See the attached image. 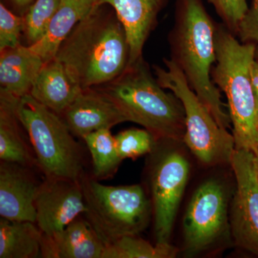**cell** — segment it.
<instances>
[{"mask_svg":"<svg viewBox=\"0 0 258 258\" xmlns=\"http://www.w3.org/2000/svg\"><path fill=\"white\" fill-rule=\"evenodd\" d=\"M96 5L61 44L60 61L82 89L98 87L120 76L128 66L130 48L115 12Z\"/></svg>","mask_w":258,"mask_h":258,"instance_id":"cell-1","label":"cell"},{"mask_svg":"<svg viewBox=\"0 0 258 258\" xmlns=\"http://www.w3.org/2000/svg\"><path fill=\"white\" fill-rule=\"evenodd\" d=\"M215 26L202 0H178L176 23L170 35L172 57L190 88L222 128H230L227 106L214 83L212 68L216 62Z\"/></svg>","mask_w":258,"mask_h":258,"instance_id":"cell-2","label":"cell"},{"mask_svg":"<svg viewBox=\"0 0 258 258\" xmlns=\"http://www.w3.org/2000/svg\"><path fill=\"white\" fill-rule=\"evenodd\" d=\"M121 112L126 121L142 125L158 141L182 142L185 112L174 93H167L154 79L143 57L111 82L98 86Z\"/></svg>","mask_w":258,"mask_h":258,"instance_id":"cell-3","label":"cell"},{"mask_svg":"<svg viewBox=\"0 0 258 258\" xmlns=\"http://www.w3.org/2000/svg\"><path fill=\"white\" fill-rule=\"evenodd\" d=\"M255 49V44L239 42L225 25L215 28L217 60L212 79L227 97L235 149L254 152L258 149V115L250 72Z\"/></svg>","mask_w":258,"mask_h":258,"instance_id":"cell-4","label":"cell"},{"mask_svg":"<svg viewBox=\"0 0 258 258\" xmlns=\"http://www.w3.org/2000/svg\"><path fill=\"white\" fill-rule=\"evenodd\" d=\"M80 182L87 208L83 216L105 245L147 229L152 205L140 184L108 186L86 173Z\"/></svg>","mask_w":258,"mask_h":258,"instance_id":"cell-5","label":"cell"},{"mask_svg":"<svg viewBox=\"0 0 258 258\" xmlns=\"http://www.w3.org/2000/svg\"><path fill=\"white\" fill-rule=\"evenodd\" d=\"M17 113L44 176L80 181L85 173L82 151L60 115L30 94L19 98Z\"/></svg>","mask_w":258,"mask_h":258,"instance_id":"cell-6","label":"cell"},{"mask_svg":"<svg viewBox=\"0 0 258 258\" xmlns=\"http://www.w3.org/2000/svg\"><path fill=\"white\" fill-rule=\"evenodd\" d=\"M166 69L154 66L158 82L179 98L185 112L182 142L204 165L230 164L235 150V139L217 123L207 107L190 88L184 75L171 59H164Z\"/></svg>","mask_w":258,"mask_h":258,"instance_id":"cell-7","label":"cell"},{"mask_svg":"<svg viewBox=\"0 0 258 258\" xmlns=\"http://www.w3.org/2000/svg\"><path fill=\"white\" fill-rule=\"evenodd\" d=\"M228 190L222 181H205L195 191L183 220L185 255L215 247L231 235Z\"/></svg>","mask_w":258,"mask_h":258,"instance_id":"cell-8","label":"cell"},{"mask_svg":"<svg viewBox=\"0 0 258 258\" xmlns=\"http://www.w3.org/2000/svg\"><path fill=\"white\" fill-rule=\"evenodd\" d=\"M189 170V161L175 150L157 154L152 162L150 189L157 242H169Z\"/></svg>","mask_w":258,"mask_h":258,"instance_id":"cell-9","label":"cell"},{"mask_svg":"<svg viewBox=\"0 0 258 258\" xmlns=\"http://www.w3.org/2000/svg\"><path fill=\"white\" fill-rule=\"evenodd\" d=\"M236 181L230 232L236 245L258 257V169L255 153L235 149L230 161Z\"/></svg>","mask_w":258,"mask_h":258,"instance_id":"cell-10","label":"cell"},{"mask_svg":"<svg viewBox=\"0 0 258 258\" xmlns=\"http://www.w3.org/2000/svg\"><path fill=\"white\" fill-rule=\"evenodd\" d=\"M36 225L49 237L63 230L87 210L80 181L45 178L35 200Z\"/></svg>","mask_w":258,"mask_h":258,"instance_id":"cell-11","label":"cell"},{"mask_svg":"<svg viewBox=\"0 0 258 258\" xmlns=\"http://www.w3.org/2000/svg\"><path fill=\"white\" fill-rule=\"evenodd\" d=\"M60 116L74 137H83L110 129L123 122L125 117L106 93L98 87L83 89Z\"/></svg>","mask_w":258,"mask_h":258,"instance_id":"cell-12","label":"cell"},{"mask_svg":"<svg viewBox=\"0 0 258 258\" xmlns=\"http://www.w3.org/2000/svg\"><path fill=\"white\" fill-rule=\"evenodd\" d=\"M32 168L2 161L0 163V216L14 221L35 223V200L40 183Z\"/></svg>","mask_w":258,"mask_h":258,"instance_id":"cell-13","label":"cell"},{"mask_svg":"<svg viewBox=\"0 0 258 258\" xmlns=\"http://www.w3.org/2000/svg\"><path fill=\"white\" fill-rule=\"evenodd\" d=\"M98 5H108L114 10L126 34L130 58L128 64L142 57L148 36L155 25L164 0H96Z\"/></svg>","mask_w":258,"mask_h":258,"instance_id":"cell-14","label":"cell"},{"mask_svg":"<svg viewBox=\"0 0 258 258\" xmlns=\"http://www.w3.org/2000/svg\"><path fill=\"white\" fill-rule=\"evenodd\" d=\"M105 244L83 215L55 235L42 240L41 256L45 258H102Z\"/></svg>","mask_w":258,"mask_h":258,"instance_id":"cell-15","label":"cell"},{"mask_svg":"<svg viewBox=\"0 0 258 258\" xmlns=\"http://www.w3.org/2000/svg\"><path fill=\"white\" fill-rule=\"evenodd\" d=\"M82 90L64 64L54 57L44 63L30 94L39 103L60 115Z\"/></svg>","mask_w":258,"mask_h":258,"instance_id":"cell-16","label":"cell"},{"mask_svg":"<svg viewBox=\"0 0 258 258\" xmlns=\"http://www.w3.org/2000/svg\"><path fill=\"white\" fill-rule=\"evenodd\" d=\"M0 52V91L19 98L30 94L45 63L41 57L22 44Z\"/></svg>","mask_w":258,"mask_h":258,"instance_id":"cell-17","label":"cell"},{"mask_svg":"<svg viewBox=\"0 0 258 258\" xmlns=\"http://www.w3.org/2000/svg\"><path fill=\"white\" fill-rule=\"evenodd\" d=\"M19 98L0 91V160L32 168L37 161L25 140L17 113Z\"/></svg>","mask_w":258,"mask_h":258,"instance_id":"cell-18","label":"cell"},{"mask_svg":"<svg viewBox=\"0 0 258 258\" xmlns=\"http://www.w3.org/2000/svg\"><path fill=\"white\" fill-rule=\"evenodd\" d=\"M96 5V0H60L46 33L36 43L29 46L44 62L52 60L66 37Z\"/></svg>","mask_w":258,"mask_h":258,"instance_id":"cell-19","label":"cell"},{"mask_svg":"<svg viewBox=\"0 0 258 258\" xmlns=\"http://www.w3.org/2000/svg\"><path fill=\"white\" fill-rule=\"evenodd\" d=\"M42 240L36 223L0 219V258L40 257Z\"/></svg>","mask_w":258,"mask_h":258,"instance_id":"cell-20","label":"cell"},{"mask_svg":"<svg viewBox=\"0 0 258 258\" xmlns=\"http://www.w3.org/2000/svg\"><path fill=\"white\" fill-rule=\"evenodd\" d=\"M91 153L93 176L98 180L108 179L118 171L123 159L115 144V137L110 129H102L83 137Z\"/></svg>","mask_w":258,"mask_h":258,"instance_id":"cell-21","label":"cell"},{"mask_svg":"<svg viewBox=\"0 0 258 258\" xmlns=\"http://www.w3.org/2000/svg\"><path fill=\"white\" fill-rule=\"evenodd\" d=\"M179 251L169 242L153 244L139 235H128L106 245L102 258H174Z\"/></svg>","mask_w":258,"mask_h":258,"instance_id":"cell-22","label":"cell"},{"mask_svg":"<svg viewBox=\"0 0 258 258\" xmlns=\"http://www.w3.org/2000/svg\"><path fill=\"white\" fill-rule=\"evenodd\" d=\"M59 4L60 0H35L29 7L24 17V32L30 45L36 43L46 33Z\"/></svg>","mask_w":258,"mask_h":258,"instance_id":"cell-23","label":"cell"},{"mask_svg":"<svg viewBox=\"0 0 258 258\" xmlns=\"http://www.w3.org/2000/svg\"><path fill=\"white\" fill-rule=\"evenodd\" d=\"M115 144L122 159H135L151 154L157 147L158 140L147 129L132 128L115 136Z\"/></svg>","mask_w":258,"mask_h":258,"instance_id":"cell-24","label":"cell"},{"mask_svg":"<svg viewBox=\"0 0 258 258\" xmlns=\"http://www.w3.org/2000/svg\"><path fill=\"white\" fill-rule=\"evenodd\" d=\"M24 17L13 14L3 3L0 5V51L21 45L20 35L24 31Z\"/></svg>","mask_w":258,"mask_h":258,"instance_id":"cell-25","label":"cell"},{"mask_svg":"<svg viewBox=\"0 0 258 258\" xmlns=\"http://www.w3.org/2000/svg\"><path fill=\"white\" fill-rule=\"evenodd\" d=\"M213 5L225 25L235 35L241 20L248 11L247 0H208Z\"/></svg>","mask_w":258,"mask_h":258,"instance_id":"cell-26","label":"cell"},{"mask_svg":"<svg viewBox=\"0 0 258 258\" xmlns=\"http://www.w3.org/2000/svg\"><path fill=\"white\" fill-rule=\"evenodd\" d=\"M237 35L243 43L258 44V0H253L250 9L241 20Z\"/></svg>","mask_w":258,"mask_h":258,"instance_id":"cell-27","label":"cell"},{"mask_svg":"<svg viewBox=\"0 0 258 258\" xmlns=\"http://www.w3.org/2000/svg\"><path fill=\"white\" fill-rule=\"evenodd\" d=\"M251 83H252V89L255 98L256 105H257L258 115V60L254 59L251 67Z\"/></svg>","mask_w":258,"mask_h":258,"instance_id":"cell-28","label":"cell"},{"mask_svg":"<svg viewBox=\"0 0 258 258\" xmlns=\"http://www.w3.org/2000/svg\"><path fill=\"white\" fill-rule=\"evenodd\" d=\"M13 1L18 8L20 9H25V8L30 7L33 3L34 0H13Z\"/></svg>","mask_w":258,"mask_h":258,"instance_id":"cell-29","label":"cell"},{"mask_svg":"<svg viewBox=\"0 0 258 258\" xmlns=\"http://www.w3.org/2000/svg\"><path fill=\"white\" fill-rule=\"evenodd\" d=\"M255 59L258 60V45L256 46L255 49Z\"/></svg>","mask_w":258,"mask_h":258,"instance_id":"cell-30","label":"cell"},{"mask_svg":"<svg viewBox=\"0 0 258 258\" xmlns=\"http://www.w3.org/2000/svg\"><path fill=\"white\" fill-rule=\"evenodd\" d=\"M255 153L256 159H257V169H258V149L254 152Z\"/></svg>","mask_w":258,"mask_h":258,"instance_id":"cell-31","label":"cell"}]
</instances>
